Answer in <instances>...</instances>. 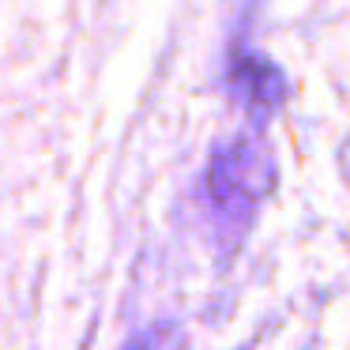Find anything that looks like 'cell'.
<instances>
[{"label": "cell", "mask_w": 350, "mask_h": 350, "mask_svg": "<svg viewBox=\"0 0 350 350\" xmlns=\"http://www.w3.org/2000/svg\"><path fill=\"white\" fill-rule=\"evenodd\" d=\"M271 159L256 136H234L215 147L204 174V200L222 241H237L249 230L252 215L271 189Z\"/></svg>", "instance_id": "obj_1"}, {"label": "cell", "mask_w": 350, "mask_h": 350, "mask_svg": "<svg viewBox=\"0 0 350 350\" xmlns=\"http://www.w3.org/2000/svg\"><path fill=\"white\" fill-rule=\"evenodd\" d=\"M230 76H234L237 91H241V98L249 102V106H260V109H275V106H279L282 79H279V72H275L271 64L241 57V61H234Z\"/></svg>", "instance_id": "obj_2"}, {"label": "cell", "mask_w": 350, "mask_h": 350, "mask_svg": "<svg viewBox=\"0 0 350 350\" xmlns=\"http://www.w3.org/2000/svg\"><path fill=\"white\" fill-rule=\"evenodd\" d=\"M124 350H185V339H181V332H177V327L159 324V327H147V332H139Z\"/></svg>", "instance_id": "obj_3"}]
</instances>
